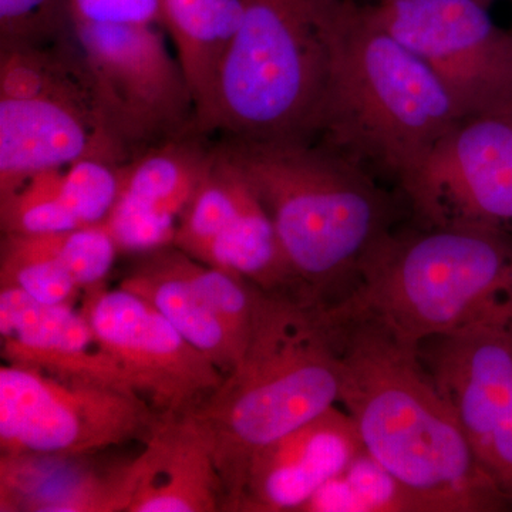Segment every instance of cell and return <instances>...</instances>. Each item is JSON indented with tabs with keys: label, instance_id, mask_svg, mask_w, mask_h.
I'll use <instances>...</instances> for the list:
<instances>
[{
	"label": "cell",
	"instance_id": "6da1fadb",
	"mask_svg": "<svg viewBox=\"0 0 512 512\" xmlns=\"http://www.w3.org/2000/svg\"><path fill=\"white\" fill-rule=\"evenodd\" d=\"M329 323L340 353L339 404L355 421L367 453L419 495L429 512L511 510L510 498L478 463L419 348L369 323Z\"/></svg>",
	"mask_w": 512,
	"mask_h": 512
},
{
	"label": "cell",
	"instance_id": "7a4b0ae2",
	"mask_svg": "<svg viewBox=\"0 0 512 512\" xmlns=\"http://www.w3.org/2000/svg\"><path fill=\"white\" fill-rule=\"evenodd\" d=\"M217 143L264 205L303 298L323 308L343 301L396 228L397 204L382 181L315 141Z\"/></svg>",
	"mask_w": 512,
	"mask_h": 512
},
{
	"label": "cell",
	"instance_id": "3957f363",
	"mask_svg": "<svg viewBox=\"0 0 512 512\" xmlns=\"http://www.w3.org/2000/svg\"><path fill=\"white\" fill-rule=\"evenodd\" d=\"M340 353L322 306L254 285L251 332L238 362L191 414L204 431L234 512L251 458L340 399Z\"/></svg>",
	"mask_w": 512,
	"mask_h": 512
},
{
	"label": "cell",
	"instance_id": "277c9868",
	"mask_svg": "<svg viewBox=\"0 0 512 512\" xmlns=\"http://www.w3.org/2000/svg\"><path fill=\"white\" fill-rule=\"evenodd\" d=\"M333 323H369L407 345L494 329L512 332V234L394 228L367 256Z\"/></svg>",
	"mask_w": 512,
	"mask_h": 512
},
{
	"label": "cell",
	"instance_id": "5b68a950",
	"mask_svg": "<svg viewBox=\"0 0 512 512\" xmlns=\"http://www.w3.org/2000/svg\"><path fill=\"white\" fill-rule=\"evenodd\" d=\"M461 119L429 67L365 3L342 0L338 55L312 141L399 190Z\"/></svg>",
	"mask_w": 512,
	"mask_h": 512
},
{
	"label": "cell",
	"instance_id": "8992f818",
	"mask_svg": "<svg viewBox=\"0 0 512 512\" xmlns=\"http://www.w3.org/2000/svg\"><path fill=\"white\" fill-rule=\"evenodd\" d=\"M342 0H242L212 136L312 141L338 55Z\"/></svg>",
	"mask_w": 512,
	"mask_h": 512
},
{
	"label": "cell",
	"instance_id": "52a82bcc",
	"mask_svg": "<svg viewBox=\"0 0 512 512\" xmlns=\"http://www.w3.org/2000/svg\"><path fill=\"white\" fill-rule=\"evenodd\" d=\"M84 158H133L111 123L72 25L0 42V195Z\"/></svg>",
	"mask_w": 512,
	"mask_h": 512
},
{
	"label": "cell",
	"instance_id": "ba28073f",
	"mask_svg": "<svg viewBox=\"0 0 512 512\" xmlns=\"http://www.w3.org/2000/svg\"><path fill=\"white\" fill-rule=\"evenodd\" d=\"M160 416L137 393L35 367H0V454H89L146 441Z\"/></svg>",
	"mask_w": 512,
	"mask_h": 512
},
{
	"label": "cell",
	"instance_id": "9c48e42d",
	"mask_svg": "<svg viewBox=\"0 0 512 512\" xmlns=\"http://www.w3.org/2000/svg\"><path fill=\"white\" fill-rule=\"evenodd\" d=\"M70 25L111 123L133 157L168 138L200 131L194 94L167 47L164 26L73 20Z\"/></svg>",
	"mask_w": 512,
	"mask_h": 512
},
{
	"label": "cell",
	"instance_id": "30bf717a",
	"mask_svg": "<svg viewBox=\"0 0 512 512\" xmlns=\"http://www.w3.org/2000/svg\"><path fill=\"white\" fill-rule=\"evenodd\" d=\"M380 28L419 57L446 87L461 116L512 111V33L484 0L365 3Z\"/></svg>",
	"mask_w": 512,
	"mask_h": 512
},
{
	"label": "cell",
	"instance_id": "8fae6325",
	"mask_svg": "<svg viewBox=\"0 0 512 512\" xmlns=\"http://www.w3.org/2000/svg\"><path fill=\"white\" fill-rule=\"evenodd\" d=\"M399 191L423 227L512 234V111L458 120Z\"/></svg>",
	"mask_w": 512,
	"mask_h": 512
},
{
	"label": "cell",
	"instance_id": "7c38bea8",
	"mask_svg": "<svg viewBox=\"0 0 512 512\" xmlns=\"http://www.w3.org/2000/svg\"><path fill=\"white\" fill-rule=\"evenodd\" d=\"M84 318L128 386L158 416H184L220 386L224 373L150 303L106 282L84 289Z\"/></svg>",
	"mask_w": 512,
	"mask_h": 512
},
{
	"label": "cell",
	"instance_id": "4fadbf2b",
	"mask_svg": "<svg viewBox=\"0 0 512 512\" xmlns=\"http://www.w3.org/2000/svg\"><path fill=\"white\" fill-rule=\"evenodd\" d=\"M214 157V138L191 131L154 144L124 164L119 197L104 222L120 254L174 245L181 217Z\"/></svg>",
	"mask_w": 512,
	"mask_h": 512
},
{
	"label": "cell",
	"instance_id": "5bb4252c",
	"mask_svg": "<svg viewBox=\"0 0 512 512\" xmlns=\"http://www.w3.org/2000/svg\"><path fill=\"white\" fill-rule=\"evenodd\" d=\"M362 450L355 421L330 407L251 458L234 512H302Z\"/></svg>",
	"mask_w": 512,
	"mask_h": 512
},
{
	"label": "cell",
	"instance_id": "9a60e30c",
	"mask_svg": "<svg viewBox=\"0 0 512 512\" xmlns=\"http://www.w3.org/2000/svg\"><path fill=\"white\" fill-rule=\"evenodd\" d=\"M99 453L0 454V511L128 512L143 457L107 461Z\"/></svg>",
	"mask_w": 512,
	"mask_h": 512
},
{
	"label": "cell",
	"instance_id": "2e32d148",
	"mask_svg": "<svg viewBox=\"0 0 512 512\" xmlns=\"http://www.w3.org/2000/svg\"><path fill=\"white\" fill-rule=\"evenodd\" d=\"M0 335L8 363L134 392L73 305L39 302L19 289L0 288Z\"/></svg>",
	"mask_w": 512,
	"mask_h": 512
},
{
	"label": "cell",
	"instance_id": "e0dca14e",
	"mask_svg": "<svg viewBox=\"0 0 512 512\" xmlns=\"http://www.w3.org/2000/svg\"><path fill=\"white\" fill-rule=\"evenodd\" d=\"M141 457L143 474L128 512L224 511L210 441L191 414L160 416Z\"/></svg>",
	"mask_w": 512,
	"mask_h": 512
},
{
	"label": "cell",
	"instance_id": "ac0fdd59",
	"mask_svg": "<svg viewBox=\"0 0 512 512\" xmlns=\"http://www.w3.org/2000/svg\"><path fill=\"white\" fill-rule=\"evenodd\" d=\"M136 256L120 288L150 303L227 375L241 348L192 278L191 256L174 245Z\"/></svg>",
	"mask_w": 512,
	"mask_h": 512
},
{
	"label": "cell",
	"instance_id": "d6986e66",
	"mask_svg": "<svg viewBox=\"0 0 512 512\" xmlns=\"http://www.w3.org/2000/svg\"><path fill=\"white\" fill-rule=\"evenodd\" d=\"M161 9L194 94L198 128L212 136L218 74L241 23L242 0H161Z\"/></svg>",
	"mask_w": 512,
	"mask_h": 512
},
{
	"label": "cell",
	"instance_id": "ffe728a7",
	"mask_svg": "<svg viewBox=\"0 0 512 512\" xmlns=\"http://www.w3.org/2000/svg\"><path fill=\"white\" fill-rule=\"evenodd\" d=\"M302 512H429V508L363 448Z\"/></svg>",
	"mask_w": 512,
	"mask_h": 512
},
{
	"label": "cell",
	"instance_id": "44dd1931",
	"mask_svg": "<svg viewBox=\"0 0 512 512\" xmlns=\"http://www.w3.org/2000/svg\"><path fill=\"white\" fill-rule=\"evenodd\" d=\"M0 288L19 289L52 305H73L82 291L56 259L20 234L0 239Z\"/></svg>",
	"mask_w": 512,
	"mask_h": 512
},
{
	"label": "cell",
	"instance_id": "7402d4cb",
	"mask_svg": "<svg viewBox=\"0 0 512 512\" xmlns=\"http://www.w3.org/2000/svg\"><path fill=\"white\" fill-rule=\"evenodd\" d=\"M62 170L33 175L9 194L0 195L2 234L37 235L80 228L63 200Z\"/></svg>",
	"mask_w": 512,
	"mask_h": 512
},
{
	"label": "cell",
	"instance_id": "603a6c76",
	"mask_svg": "<svg viewBox=\"0 0 512 512\" xmlns=\"http://www.w3.org/2000/svg\"><path fill=\"white\" fill-rule=\"evenodd\" d=\"M26 237L35 247L56 259L82 291L106 282V276L120 254L104 224Z\"/></svg>",
	"mask_w": 512,
	"mask_h": 512
},
{
	"label": "cell",
	"instance_id": "cb8c5ba5",
	"mask_svg": "<svg viewBox=\"0 0 512 512\" xmlns=\"http://www.w3.org/2000/svg\"><path fill=\"white\" fill-rule=\"evenodd\" d=\"M124 164L104 158H84L63 168L60 181L63 200L80 227L106 222L119 197Z\"/></svg>",
	"mask_w": 512,
	"mask_h": 512
},
{
	"label": "cell",
	"instance_id": "d4e9b609",
	"mask_svg": "<svg viewBox=\"0 0 512 512\" xmlns=\"http://www.w3.org/2000/svg\"><path fill=\"white\" fill-rule=\"evenodd\" d=\"M69 23L66 0H0V42L43 39Z\"/></svg>",
	"mask_w": 512,
	"mask_h": 512
},
{
	"label": "cell",
	"instance_id": "484cf974",
	"mask_svg": "<svg viewBox=\"0 0 512 512\" xmlns=\"http://www.w3.org/2000/svg\"><path fill=\"white\" fill-rule=\"evenodd\" d=\"M480 464L493 483L512 501V373L495 404L490 439Z\"/></svg>",
	"mask_w": 512,
	"mask_h": 512
},
{
	"label": "cell",
	"instance_id": "4316f807",
	"mask_svg": "<svg viewBox=\"0 0 512 512\" xmlns=\"http://www.w3.org/2000/svg\"><path fill=\"white\" fill-rule=\"evenodd\" d=\"M66 2L70 20L73 22L94 23V25L164 26L161 0H66Z\"/></svg>",
	"mask_w": 512,
	"mask_h": 512
},
{
	"label": "cell",
	"instance_id": "83f0119b",
	"mask_svg": "<svg viewBox=\"0 0 512 512\" xmlns=\"http://www.w3.org/2000/svg\"><path fill=\"white\" fill-rule=\"evenodd\" d=\"M484 2H487L488 5H490V3L493 2V0H484Z\"/></svg>",
	"mask_w": 512,
	"mask_h": 512
},
{
	"label": "cell",
	"instance_id": "f1b7e54d",
	"mask_svg": "<svg viewBox=\"0 0 512 512\" xmlns=\"http://www.w3.org/2000/svg\"><path fill=\"white\" fill-rule=\"evenodd\" d=\"M370 2H379V0H370Z\"/></svg>",
	"mask_w": 512,
	"mask_h": 512
},
{
	"label": "cell",
	"instance_id": "f546056e",
	"mask_svg": "<svg viewBox=\"0 0 512 512\" xmlns=\"http://www.w3.org/2000/svg\"><path fill=\"white\" fill-rule=\"evenodd\" d=\"M511 33H512V29H511Z\"/></svg>",
	"mask_w": 512,
	"mask_h": 512
}]
</instances>
